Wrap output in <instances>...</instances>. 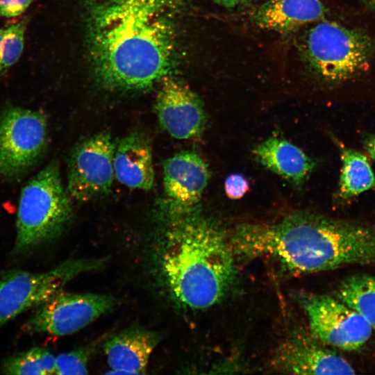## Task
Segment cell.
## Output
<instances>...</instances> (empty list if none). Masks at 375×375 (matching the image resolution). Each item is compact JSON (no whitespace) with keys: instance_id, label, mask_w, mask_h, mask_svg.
<instances>
[{"instance_id":"26","label":"cell","mask_w":375,"mask_h":375,"mask_svg":"<svg viewBox=\"0 0 375 375\" xmlns=\"http://www.w3.org/2000/svg\"><path fill=\"white\" fill-rule=\"evenodd\" d=\"M217 3L226 8H233L247 2L249 0H214Z\"/></svg>"},{"instance_id":"18","label":"cell","mask_w":375,"mask_h":375,"mask_svg":"<svg viewBox=\"0 0 375 375\" xmlns=\"http://www.w3.org/2000/svg\"><path fill=\"white\" fill-rule=\"evenodd\" d=\"M342 167L338 196L349 200L375 187V176L367 156L338 142Z\"/></svg>"},{"instance_id":"14","label":"cell","mask_w":375,"mask_h":375,"mask_svg":"<svg viewBox=\"0 0 375 375\" xmlns=\"http://www.w3.org/2000/svg\"><path fill=\"white\" fill-rule=\"evenodd\" d=\"M160 339L155 331L133 326L111 336L103 346L109 367L115 373L145 374Z\"/></svg>"},{"instance_id":"15","label":"cell","mask_w":375,"mask_h":375,"mask_svg":"<svg viewBox=\"0 0 375 375\" xmlns=\"http://www.w3.org/2000/svg\"><path fill=\"white\" fill-rule=\"evenodd\" d=\"M113 167L120 183L132 189L150 190L155 174L149 139L139 132L122 138L115 146Z\"/></svg>"},{"instance_id":"16","label":"cell","mask_w":375,"mask_h":375,"mask_svg":"<svg viewBox=\"0 0 375 375\" xmlns=\"http://www.w3.org/2000/svg\"><path fill=\"white\" fill-rule=\"evenodd\" d=\"M258 162L294 185H302L315 167V161L287 140L270 137L253 150Z\"/></svg>"},{"instance_id":"11","label":"cell","mask_w":375,"mask_h":375,"mask_svg":"<svg viewBox=\"0 0 375 375\" xmlns=\"http://www.w3.org/2000/svg\"><path fill=\"white\" fill-rule=\"evenodd\" d=\"M156 113L162 128L178 140H190L203 131L206 112L199 97L184 83L168 76L162 81Z\"/></svg>"},{"instance_id":"1","label":"cell","mask_w":375,"mask_h":375,"mask_svg":"<svg viewBox=\"0 0 375 375\" xmlns=\"http://www.w3.org/2000/svg\"><path fill=\"white\" fill-rule=\"evenodd\" d=\"M183 0H89L87 28L95 74L106 88L140 90L170 76Z\"/></svg>"},{"instance_id":"23","label":"cell","mask_w":375,"mask_h":375,"mask_svg":"<svg viewBox=\"0 0 375 375\" xmlns=\"http://www.w3.org/2000/svg\"><path fill=\"white\" fill-rule=\"evenodd\" d=\"M224 188L228 198L238 199L248 192L249 184L243 175L233 174L226 178Z\"/></svg>"},{"instance_id":"17","label":"cell","mask_w":375,"mask_h":375,"mask_svg":"<svg viewBox=\"0 0 375 375\" xmlns=\"http://www.w3.org/2000/svg\"><path fill=\"white\" fill-rule=\"evenodd\" d=\"M325 8L319 0H269L253 12L260 28L289 33L324 17Z\"/></svg>"},{"instance_id":"13","label":"cell","mask_w":375,"mask_h":375,"mask_svg":"<svg viewBox=\"0 0 375 375\" xmlns=\"http://www.w3.org/2000/svg\"><path fill=\"white\" fill-rule=\"evenodd\" d=\"M208 165L197 153L178 152L163 162V188L167 215L197 207L208 185Z\"/></svg>"},{"instance_id":"8","label":"cell","mask_w":375,"mask_h":375,"mask_svg":"<svg viewBox=\"0 0 375 375\" xmlns=\"http://www.w3.org/2000/svg\"><path fill=\"white\" fill-rule=\"evenodd\" d=\"M116 303L115 298L107 294L61 290L37 306L24 324L22 330L28 334L69 335L110 312Z\"/></svg>"},{"instance_id":"12","label":"cell","mask_w":375,"mask_h":375,"mask_svg":"<svg viewBox=\"0 0 375 375\" xmlns=\"http://www.w3.org/2000/svg\"><path fill=\"white\" fill-rule=\"evenodd\" d=\"M312 334L294 333L278 347L272 365L293 374H353L352 366Z\"/></svg>"},{"instance_id":"10","label":"cell","mask_w":375,"mask_h":375,"mask_svg":"<svg viewBox=\"0 0 375 375\" xmlns=\"http://www.w3.org/2000/svg\"><path fill=\"white\" fill-rule=\"evenodd\" d=\"M300 302L311 334L324 344L354 351L370 338L373 331L370 325L336 297L306 294L301 297Z\"/></svg>"},{"instance_id":"5","label":"cell","mask_w":375,"mask_h":375,"mask_svg":"<svg viewBox=\"0 0 375 375\" xmlns=\"http://www.w3.org/2000/svg\"><path fill=\"white\" fill-rule=\"evenodd\" d=\"M303 49L319 77L328 83H342L369 69L375 55V38L362 28L324 21L308 31Z\"/></svg>"},{"instance_id":"20","label":"cell","mask_w":375,"mask_h":375,"mask_svg":"<svg viewBox=\"0 0 375 375\" xmlns=\"http://www.w3.org/2000/svg\"><path fill=\"white\" fill-rule=\"evenodd\" d=\"M55 362L56 357L49 349L35 347L6 358L1 371L6 374H54Z\"/></svg>"},{"instance_id":"4","label":"cell","mask_w":375,"mask_h":375,"mask_svg":"<svg viewBox=\"0 0 375 375\" xmlns=\"http://www.w3.org/2000/svg\"><path fill=\"white\" fill-rule=\"evenodd\" d=\"M72 216L71 198L55 161L22 188L18 203L12 253H24L57 238Z\"/></svg>"},{"instance_id":"22","label":"cell","mask_w":375,"mask_h":375,"mask_svg":"<svg viewBox=\"0 0 375 375\" xmlns=\"http://www.w3.org/2000/svg\"><path fill=\"white\" fill-rule=\"evenodd\" d=\"M101 338L56 357L54 374H87L88 365Z\"/></svg>"},{"instance_id":"19","label":"cell","mask_w":375,"mask_h":375,"mask_svg":"<svg viewBox=\"0 0 375 375\" xmlns=\"http://www.w3.org/2000/svg\"><path fill=\"white\" fill-rule=\"evenodd\" d=\"M335 297L358 312L375 332V277L353 275L339 285Z\"/></svg>"},{"instance_id":"24","label":"cell","mask_w":375,"mask_h":375,"mask_svg":"<svg viewBox=\"0 0 375 375\" xmlns=\"http://www.w3.org/2000/svg\"><path fill=\"white\" fill-rule=\"evenodd\" d=\"M33 0H0V16L12 18L24 13Z\"/></svg>"},{"instance_id":"21","label":"cell","mask_w":375,"mask_h":375,"mask_svg":"<svg viewBox=\"0 0 375 375\" xmlns=\"http://www.w3.org/2000/svg\"><path fill=\"white\" fill-rule=\"evenodd\" d=\"M25 20L0 28V75L5 74L20 58L24 47Z\"/></svg>"},{"instance_id":"2","label":"cell","mask_w":375,"mask_h":375,"mask_svg":"<svg viewBox=\"0 0 375 375\" xmlns=\"http://www.w3.org/2000/svg\"><path fill=\"white\" fill-rule=\"evenodd\" d=\"M228 238L235 256L272 258L294 275L375 265V227L313 213L244 223Z\"/></svg>"},{"instance_id":"7","label":"cell","mask_w":375,"mask_h":375,"mask_svg":"<svg viewBox=\"0 0 375 375\" xmlns=\"http://www.w3.org/2000/svg\"><path fill=\"white\" fill-rule=\"evenodd\" d=\"M48 145V123L44 113L10 107L0 115V175L21 176L43 158Z\"/></svg>"},{"instance_id":"27","label":"cell","mask_w":375,"mask_h":375,"mask_svg":"<svg viewBox=\"0 0 375 375\" xmlns=\"http://www.w3.org/2000/svg\"><path fill=\"white\" fill-rule=\"evenodd\" d=\"M368 9L375 12V0H360Z\"/></svg>"},{"instance_id":"6","label":"cell","mask_w":375,"mask_h":375,"mask_svg":"<svg viewBox=\"0 0 375 375\" xmlns=\"http://www.w3.org/2000/svg\"><path fill=\"white\" fill-rule=\"evenodd\" d=\"M106 259L67 260L42 273L9 270L0 276V327L25 310L44 303L73 278L101 268Z\"/></svg>"},{"instance_id":"25","label":"cell","mask_w":375,"mask_h":375,"mask_svg":"<svg viewBox=\"0 0 375 375\" xmlns=\"http://www.w3.org/2000/svg\"><path fill=\"white\" fill-rule=\"evenodd\" d=\"M363 144L368 156L375 160V135H369L365 137Z\"/></svg>"},{"instance_id":"3","label":"cell","mask_w":375,"mask_h":375,"mask_svg":"<svg viewBox=\"0 0 375 375\" xmlns=\"http://www.w3.org/2000/svg\"><path fill=\"white\" fill-rule=\"evenodd\" d=\"M197 208L167 215L158 263L174 301L201 310L220 302L231 288L235 254L222 227Z\"/></svg>"},{"instance_id":"9","label":"cell","mask_w":375,"mask_h":375,"mask_svg":"<svg viewBox=\"0 0 375 375\" xmlns=\"http://www.w3.org/2000/svg\"><path fill=\"white\" fill-rule=\"evenodd\" d=\"M115 149L106 131L85 138L73 148L67 165V191L71 199L88 202L110 192L115 177Z\"/></svg>"}]
</instances>
